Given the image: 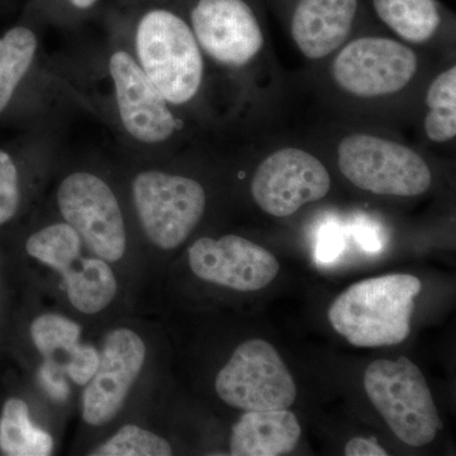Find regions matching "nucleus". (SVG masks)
I'll use <instances>...</instances> for the list:
<instances>
[{"mask_svg": "<svg viewBox=\"0 0 456 456\" xmlns=\"http://www.w3.org/2000/svg\"><path fill=\"white\" fill-rule=\"evenodd\" d=\"M421 289L419 279L410 274L365 279L335 299L330 322L356 347L401 344L410 335L415 298Z\"/></svg>", "mask_w": 456, "mask_h": 456, "instance_id": "1", "label": "nucleus"}, {"mask_svg": "<svg viewBox=\"0 0 456 456\" xmlns=\"http://www.w3.org/2000/svg\"><path fill=\"white\" fill-rule=\"evenodd\" d=\"M298 419L290 411H246L233 425L230 454L279 456L289 454L301 439Z\"/></svg>", "mask_w": 456, "mask_h": 456, "instance_id": "17", "label": "nucleus"}, {"mask_svg": "<svg viewBox=\"0 0 456 456\" xmlns=\"http://www.w3.org/2000/svg\"><path fill=\"white\" fill-rule=\"evenodd\" d=\"M83 241L66 222L50 224L29 236V256L64 279L69 301L86 314L106 310L117 294V279L106 260L82 256Z\"/></svg>", "mask_w": 456, "mask_h": 456, "instance_id": "6", "label": "nucleus"}, {"mask_svg": "<svg viewBox=\"0 0 456 456\" xmlns=\"http://www.w3.org/2000/svg\"><path fill=\"white\" fill-rule=\"evenodd\" d=\"M188 257L198 278L239 292L263 289L281 268L266 248L236 235L202 237L189 248Z\"/></svg>", "mask_w": 456, "mask_h": 456, "instance_id": "13", "label": "nucleus"}, {"mask_svg": "<svg viewBox=\"0 0 456 456\" xmlns=\"http://www.w3.org/2000/svg\"><path fill=\"white\" fill-rule=\"evenodd\" d=\"M134 50L140 68L167 103L182 106L196 97L203 56L185 20L167 9H151L137 25Z\"/></svg>", "mask_w": 456, "mask_h": 456, "instance_id": "2", "label": "nucleus"}, {"mask_svg": "<svg viewBox=\"0 0 456 456\" xmlns=\"http://www.w3.org/2000/svg\"><path fill=\"white\" fill-rule=\"evenodd\" d=\"M108 66L125 131L143 145L169 140L178 128V121L167 99L150 82L136 59L126 50H116Z\"/></svg>", "mask_w": 456, "mask_h": 456, "instance_id": "11", "label": "nucleus"}, {"mask_svg": "<svg viewBox=\"0 0 456 456\" xmlns=\"http://www.w3.org/2000/svg\"><path fill=\"white\" fill-rule=\"evenodd\" d=\"M56 200L62 218L89 251L107 263L122 259L127 248L125 220L103 179L88 171L70 174L60 183Z\"/></svg>", "mask_w": 456, "mask_h": 456, "instance_id": "8", "label": "nucleus"}, {"mask_svg": "<svg viewBox=\"0 0 456 456\" xmlns=\"http://www.w3.org/2000/svg\"><path fill=\"white\" fill-rule=\"evenodd\" d=\"M347 456H387L388 452L375 439L367 437H353L345 446Z\"/></svg>", "mask_w": 456, "mask_h": 456, "instance_id": "26", "label": "nucleus"}, {"mask_svg": "<svg viewBox=\"0 0 456 456\" xmlns=\"http://www.w3.org/2000/svg\"><path fill=\"white\" fill-rule=\"evenodd\" d=\"M61 373L53 370V368L47 367L46 364L42 365L40 369V382L45 391L49 393L51 398L56 401H65L69 395V387L65 380L61 378Z\"/></svg>", "mask_w": 456, "mask_h": 456, "instance_id": "25", "label": "nucleus"}, {"mask_svg": "<svg viewBox=\"0 0 456 456\" xmlns=\"http://www.w3.org/2000/svg\"><path fill=\"white\" fill-rule=\"evenodd\" d=\"M92 456H169L170 444L154 432L126 425L106 443L89 452Z\"/></svg>", "mask_w": 456, "mask_h": 456, "instance_id": "22", "label": "nucleus"}, {"mask_svg": "<svg viewBox=\"0 0 456 456\" xmlns=\"http://www.w3.org/2000/svg\"><path fill=\"white\" fill-rule=\"evenodd\" d=\"M344 248V239L334 227L326 228L321 235L317 246V259L321 263H330L338 259Z\"/></svg>", "mask_w": 456, "mask_h": 456, "instance_id": "24", "label": "nucleus"}, {"mask_svg": "<svg viewBox=\"0 0 456 456\" xmlns=\"http://www.w3.org/2000/svg\"><path fill=\"white\" fill-rule=\"evenodd\" d=\"M0 449L11 456H49L53 439L29 419L28 406L23 399L8 398L0 415Z\"/></svg>", "mask_w": 456, "mask_h": 456, "instance_id": "18", "label": "nucleus"}, {"mask_svg": "<svg viewBox=\"0 0 456 456\" xmlns=\"http://www.w3.org/2000/svg\"><path fill=\"white\" fill-rule=\"evenodd\" d=\"M338 167L355 187L379 196H421L432 182L430 167L412 149L370 134L341 141Z\"/></svg>", "mask_w": 456, "mask_h": 456, "instance_id": "4", "label": "nucleus"}, {"mask_svg": "<svg viewBox=\"0 0 456 456\" xmlns=\"http://www.w3.org/2000/svg\"><path fill=\"white\" fill-rule=\"evenodd\" d=\"M216 392L228 406L244 411L289 410L297 386L273 345L242 342L216 378Z\"/></svg>", "mask_w": 456, "mask_h": 456, "instance_id": "7", "label": "nucleus"}, {"mask_svg": "<svg viewBox=\"0 0 456 456\" xmlns=\"http://www.w3.org/2000/svg\"><path fill=\"white\" fill-rule=\"evenodd\" d=\"M132 198L147 239L163 250H173L188 239L207 204L206 191L196 180L160 170L137 174Z\"/></svg>", "mask_w": 456, "mask_h": 456, "instance_id": "5", "label": "nucleus"}, {"mask_svg": "<svg viewBox=\"0 0 456 456\" xmlns=\"http://www.w3.org/2000/svg\"><path fill=\"white\" fill-rule=\"evenodd\" d=\"M358 0H299L292 18V36L308 59L331 55L346 41Z\"/></svg>", "mask_w": 456, "mask_h": 456, "instance_id": "16", "label": "nucleus"}, {"mask_svg": "<svg viewBox=\"0 0 456 456\" xmlns=\"http://www.w3.org/2000/svg\"><path fill=\"white\" fill-rule=\"evenodd\" d=\"M364 388L393 434L407 445H428L443 428L421 369L406 356L371 362L364 374Z\"/></svg>", "mask_w": 456, "mask_h": 456, "instance_id": "3", "label": "nucleus"}, {"mask_svg": "<svg viewBox=\"0 0 456 456\" xmlns=\"http://www.w3.org/2000/svg\"><path fill=\"white\" fill-rule=\"evenodd\" d=\"M331 189L325 165L299 149L279 150L255 171L251 194L264 212L289 217L305 204L317 202Z\"/></svg>", "mask_w": 456, "mask_h": 456, "instance_id": "10", "label": "nucleus"}, {"mask_svg": "<svg viewBox=\"0 0 456 456\" xmlns=\"http://www.w3.org/2000/svg\"><path fill=\"white\" fill-rule=\"evenodd\" d=\"M145 359V342L132 330L117 329L106 336L97 371L83 393V419L86 424L102 426L117 416Z\"/></svg>", "mask_w": 456, "mask_h": 456, "instance_id": "12", "label": "nucleus"}, {"mask_svg": "<svg viewBox=\"0 0 456 456\" xmlns=\"http://www.w3.org/2000/svg\"><path fill=\"white\" fill-rule=\"evenodd\" d=\"M20 200L17 165L8 152L0 150V226L16 216Z\"/></svg>", "mask_w": 456, "mask_h": 456, "instance_id": "23", "label": "nucleus"}, {"mask_svg": "<svg viewBox=\"0 0 456 456\" xmlns=\"http://www.w3.org/2000/svg\"><path fill=\"white\" fill-rule=\"evenodd\" d=\"M419 60L389 38L364 37L347 45L332 66L336 83L360 98L395 94L415 77Z\"/></svg>", "mask_w": 456, "mask_h": 456, "instance_id": "9", "label": "nucleus"}, {"mask_svg": "<svg viewBox=\"0 0 456 456\" xmlns=\"http://www.w3.org/2000/svg\"><path fill=\"white\" fill-rule=\"evenodd\" d=\"M31 338L45 364L68 375L77 386H86L99 365V351L82 344V327L57 314H41L33 321Z\"/></svg>", "mask_w": 456, "mask_h": 456, "instance_id": "15", "label": "nucleus"}, {"mask_svg": "<svg viewBox=\"0 0 456 456\" xmlns=\"http://www.w3.org/2000/svg\"><path fill=\"white\" fill-rule=\"evenodd\" d=\"M378 17L399 37L412 44L430 40L441 17L435 0H373Z\"/></svg>", "mask_w": 456, "mask_h": 456, "instance_id": "19", "label": "nucleus"}, {"mask_svg": "<svg viewBox=\"0 0 456 456\" xmlns=\"http://www.w3.org/2000/svg\"><path fill=\"white\" fill-rule=\"evenodd\" d=\"M71 4L77 9H89L92 8L98 0H70Z\"/></svg>", "mask_w": 456, "mask_h": 456, "instance_id": "27", "label": "nucleus"}, {"mask_svg": "<svg viewBox=\"0 0 456 456\" xmlns=\"http://www.w3.org/2000/svg\"><path fill=\"white\" fill-rule=\"evenodd\" d=\"M37 47L35 32L27 27H14L0 37V113L31 69Z\"/></svg>", "mask_w": 456, "mask_h": 456, "instance_id": "20", "label": "nucleus"}, {"mask_svg": "<svg viewBox=\"0 0 456 456\" xmlns=\"http://www.w3.org/2000/svg\"><path fill=\"white\" fill-rule=\"evenodd\" d=\"M198 45L222 65L244 66L263 47V33L244 0H200L191 12Z\"/></svg>", "mask_w": 456, "mask_h": 456, "instance_id": "14", "label": "nucleus"}, {"mask_svg": "<svg viewBox=\"0 0 456 456\" xmlns=\"http://www.w3.org/2000/svg\"><path fill=\"white\" fill-rule=\"evenodd\" d=\"M428 113L425 130L434 142H448L456 136V66L441 73L428 92Z\"/></svg>", "mask_w": 456, "mask_h": 456, "instance_id": "21", "label": "nucleus"}]
</instances>
